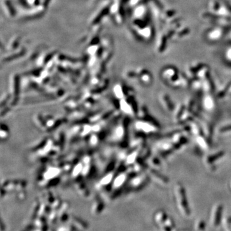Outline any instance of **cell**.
Listing matches in <instances>:
<instances>
[{"label":"cell","instance_id":"6da1fadb","mask_svg":"<svg viewBox=\"0 0 231 231\" xmlns=\"http://www.w3.org/2000/svg\"><path fill=\"white\" fill-rule=\"evenodd\" d=\"M174 197L178 210L184 218H188L191 215V211L188 202L186 191L182 184L177 183L173 188Z\"/></svg>","mask_w":231,"mask_h":231},{"label":"cell","instance_id":"30bf717a","mask_svg":"<svg viewBox=\"0 0 231 231\" xmlns=\"http://www.w3.org/2000/svg\"><path fill=\"white\" fill-rule=\"evenodd\" d=\"M230 96H231V84L227 85L225 88L219 91L216 95V97L219 100H225L228 98Z\"/></svg>","mask_w":231,"mask_h":231},{"label":"cell","instance_id":"7c38bea8","mask_svg":"<svg viewBox=\"0 0 231 231\" xmlns=\"http://www.w3.org/2000/svg\"><path fill=\"white\" fill-rule=\"evenodd\" d=\"M222 224L224 231H231V216H227L223 218Z\"/></svg>","mask_w":231,"mask_h":231},{"label":"cell","instance_id":"ba28073f","mask_svg":"<svg viewBox=\"0 0 231 231\" xmlns=\"http://www.w3.org/2000/svg\"><path fill=\"white\" fill-rule=\"evenodd\" d=\"M159 101H160L162 106L166 111L170 112H173L175 110L174 105H173L172 99L168 95L166 94V93L162 94L159 97Z\"/></svg>","mask_w":231,"mask_h":231},{"label":"cell","instance_id":"7a4b0ae2","mask_svg":"<svg viewBox=\"0 0 231 231\" xmlns=\"http://www.w3.org/2000/svg\"><path fill=\"white\" fill-rule=\"evenodd\" d=\"M154 218L160 231H176L174 222L164 211L159 210Z\"/></svg>","mask_w":231,"mask_h":231},{"label":"cell","instance_id":"9a60e30c","mask_svg":"<svg viewBox=\"0 0 231 231\" xmlns=\"http://www.w3.org/2000/svg\"><path fill=\"white\" fill-rule=\"evenodd\" d=\"M229 187H230V189H231V181H230V184H229Z\"/></svg>","mask_w":231,"mask_h":231},{"label":"cell","instance_id":"8fae6325","mask_svg":"<svg viewBox=\"0 0 231 231\" xmlns=\"http://www.w3.org/2000/svg\"><path fill=\"white\" fill-rule=\"evenodd\" d=\"M206 223L203 219L199 218L195 222L194 229L195 231H206Z\"/></svg>","mask_w":231,"mask_h":231},{"label":"cell","instance_id":"4fadbf2b","mask_svg":"<svg viewBox=\"0 0 231 231\" xmlns=\"http://www.w3.org/2000/svg\"><path fill=\"white\" fill-rule=\"evenodd\" d=\"M218 133L220 135L231 134V123L220 126L218 128Z\"/></svg>","mask_w":231,"mask_h":231},{"label":"cell","instance_id":"5bb4252c","mask_svg":"<svg viewBox=\"0 0 231 231\" xmlns=\"http://www.w3.org/2000/svg\"><path fill=\"white\" fill-rule=\"evenodd\" d=\"M151 164H152V167L155 170L160 169L162 166L161 161L159 160L158 158H156V157H153L152 159H151Z\"/></svg>","mask_w":231,"mask_h":231},{"label":"cell","instance_id":"3957f363","mask_svg":"<svg viewBox=\"0 0 231 231\" xmlns=\"http://www.w3.org/2000/svg\"><path fill=\"white\" fill-rule=\"evenodd\" d=\"M223 214H224V205L220 203H216L212 208L209 218V225L213 229H218L222 224Z\"/></svg>","mask_w":231,"mask_h":231},{"label":"cell","instance_id":"9c48e42d","mask_svg":"<svg viewBox=\"0 0 231 231\" xmlns=\"http://www.w3.org/2000/svg\"><path fill=\"white\" fill-rule=\"evenodd\" d=\"M202 105L205 110L211 111L215 107V100L210 95H206L202 98Z\"/></svg>","mask_w":231,"mask_h":231},{"label":"cell","instance_id":"5b68a950","mask_svg":"<svg viewBox=\"0 0 231 231\" xmlns=\"http://www.w3.org/2000/svg\"><path fill=\"white\" fill-rule=\"evenodd\" d=\"M157 148L159 152L163 153V155H169L174 151L177 150L175 145L170 139L163 140L159 142L157 145Z\"/></svg>","mask_w":231,"mask_h":231},{"label":"cell","instance_id":"8992f818","mask_svg":"<svg viewBox=\"0 0 231 231\" xmlns=\"http://www.w3.org/2000/svg\"><path fill=\"white\" fill-rule=\"evenodd\" d=\"M150 174L153 180H155L156 183L159 184L161 186H166L169 183V179L166 176L161 174V173L158 172L157 170L152 169L150 172Z\"/></svg>","mask_w":231,"mask_h":231},{"label":"cell","instance_id":"277c9868","mask_svg":"<svg viewBox=\"0 0 231 231\" xmlns=\"http://www.w3.org/2000/svg\"><path fill=\"white\" fill-rule=\"evenodd\" d=\"M225 152L224 150L217 151L216 152L212 153L205 156L204 158V164L205 167L210 171H214L217 168V166L221 163V161L225 158Z\"/></svg>","mask_w":231,"mask_h":231},{"label":"cell","instance_id":"52a82bcc","mask_svg":"<svg viewBox=\"0 0 231 231\" xmlns=\"http://www.w3.org/2000/svg\"><path fill=\"white\" fill-rule=\"evenodd\" d=\"M195 141L197 145L199 147L200 150L202 151H207L209 148L210 146L207 137L203 132L200 133L195 136Z\"/></svg>","mask_w":231,"mask_h":231}]
</instances>
